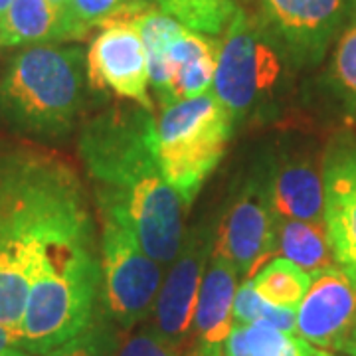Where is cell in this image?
I'll return each instance as SVG.
<instances>
[{"instance_id": "1", "label": "cell", "mask_w": 356, "mask_h": 356, "mask_svg": "<svg viewBox=\"0 0 356 356\" xmlns=\"http://www.w3.org/2000/svg\"><path fill=\"white\" fill-rule=\"evenodd\" d=\"M91 228L86 188L64 156L0 140V327L18 332L51 245Z\"/></svg>"}, {"instance_id": "2", "label": "cell", "mask_w": 356, "mask_h": 356, "mask_svg": "<svg viewBox=\"0 0 356 356\" xmlns=\"http://www.w3.org/2000/svg\"><path fill=\"white\" fill-rule=\"evenodd\" d=\"M77 151L97 206L125 218L154 261L172 264L184 238V206L159 165L153 111L115 105L81 127Z\"/></svg>"}, {"instance_id": "3", "label": "cell", "mask_w": 356, "mask_h": 356, "mask_svg": "<svg viewBox=\"0 0 356 356\" xmlns=\"http://www.w3.org/2000/svg\"><path fill=\"white\" fill-rule=\"evenodd\" d=\"M86 91L88 67L79 46H28L0 76V121L32 139H64L76 129Z\"/></svg>"}, {"instance_id": "4", "label": "cell", "mask_w": 356, "mask_h": 356, "mask_svg": "<svg viewBox=\"0 0 356 356\" xmlns=\"http://www.w3.org/2000/svg\"><path fill=\"white\" fill-rule=\"evenodd\" d=\"M102 313V259L91 228L50 248L28 293L20 348L46 355L86 331Z\"/></svg>"}, {"instance_id": "5", "label": "cell", "mask_w": 356, "mask_h": 356, "mask_svg": "<svg viewBox=\"0 0 356 356\" xmlns=\"http://www.w3.org/2000/svg\"><path fill=\"white\" fill-rule=\"evenodd\" d=\"M285 60L289 56L266 20L238 8L220 42L212 83L234 127L267 119L283 81Z\"/></svg>"}, {"instance_id": "6", "label": "cell", "mask_w": 356, "mask_h": 356, "mask_svg": "<svg viewBox=\"0 0 356 356\" xmlns=\"http://www.w3.org/2000/svg\"><path fill=\"white\" fill-rule=\"evenodd\" d=\"M234 121L208 89L163 109L156 123V153L166 182L188 210L228 151Z\"/></svg>"}, {"instance_id": "7", "label": "cell", "mask_w": 356, "mask_h": 356, "mask_svg": "<svg viewBox=\"0 0 356 356\" xmlns=\"http://www.w3.org/2000/svg\"><path fill=\"white\" fill-rule=\"evenodd\" d=\"M99 210L102 238V307L117 329H133L153 313L163 285V266L145 252L123 216L109 208Z\"/></svg>"}, {"instance_id": "8", "label": "cell", "mask_w": 356, "mask_h": 356, "mask_svg": "<svg viewBox=\"0 0 356 356\" xmlns=\"http://www.w3.org/2000/svg\"><path fill=\"white\" fill-rule=\"evenodd\" d=\"M277 222L271 198V161L250 170L218 224L216 248L238 273L252 280L277 250Z\"/></svg>"}, {"instance_id": "9", "label": "cell", "mask_w": 356, "mask_h": 356, "mask_svg": "<svg viewBox=\"0 0 356 356\" xmlns=\"http://www.w3.org/2000/svg\"><path fill=\"white\" fill-rule=\"evenodd\" d=\"M216 232L212 220H200L184 232L182 245L156 295L154 331L184 353L191 341L204 275L216 245Z\"/></svg>"}, {"instance_id": "10", "label": "cell", "mask_w": 356, "mask_h": 356, "mask_svg": "<svg viewBox=\"0 0 356 356\" xmlns=\"http://www.w3.org/2000/svg\"><path fill=\"white\" fill-rule=\"evenodd\" d=\"M311 277L297 307V332L323 350L356 356V271L331 266Z\"/></svg>"}, {"instance_id": "11", "label": "cell", "mask_w": 356, "mask_h": 356, "mask_svg": "<svg viewBox=\"0 0 356 356\" xmlns=\"http://www.w3.org/2000/svg\"><path fill=\"white\" fill-rule=\"evenodd\" d=\"M88 83L153 111L149 60L139 30L131 22L103 26L86 54Z\"/></svg>"}, {"instance_id": "12", "label": "cell", "mask_w": 356, "mask_h": 356, "mask_svg": "<svg viewBox=\"0 0 356 356\" xmlns=\"http://www.w3.org/2000/svg\"><path fill=\"white\" fill-rule=\"evenodd\" d=\"M261 18L285 48L289 62L318 64L343 22L344 0H257Z\"/></svg>"}, {"instance_id": "13", "label": "cell", "mask_w": 356, "mask_h": 356, "mask_svg": "<svg viewBox=\"0 0 356 356\" xmlns=\"http://www.w3.org/2000/svg\"><path fill=\"white\" fill-rule=\"evenodd\" d=\"M238 269L214 248L192 321L186 356H224L234 321Z\"/></svg>"}, {"instance_id": "14", "label": "cell", "mask_w": 356, "mask_h": 356, "mask_svg": "<svg viewBox=\"0 0 356 356\" xmlns=\"http://www.w3.org/2000/svg\"><path fill=\"white\" fill-rule=\"evenodd\" d=\"M325 228L339 266L356 271V145L339 143L323 163Z\"/></svg>"}, {"instance_id": "15", "label": "cell", "mask_w": 356, "mask_h": 356, "mask_svg": "<svg viewBox=\"0 0 356 356\" xmlns=\"http://www.w3.org/2000/svg\"><path fill=\"white\" fill-rule=\"evenodd\" d=\"M86 36L67 8L51 0H13L0 16V48H28Z\"/></svg>"}, {"instance_id": "16", "label": "cell", "mask_w": 356, "mask_h": 356, "mask_svg": "<svg viewBox=\"0 0 356 356\" xmlns=\"http://www.w3.org/2000/svg\"><path fill=\"white\" fill-rule=\"evenodd\" d=\"M271 198L280 218L325 224V188L317 166L301 156L271 161Z\"/></svg>"}, {"instance_id": "17", "label": "cell", "mask_w": 356, "mask_h": 356, "mask_svg": "<svg viewBox=\"0 0 356 356\" xmlns=\"http://www.w3.org/2000/svg\"><path fill=\"white\" fill-rule=\"evenodd\" d=\"M220 42L182 28L166 44V58L172 67L170 105L202 95L212 88L216 76Z\"/></svg>"}, {"instance_id": "18", "label": "cell", "mask_w": 356, "mask_h": 356, "mask_svg": "<svg viewBox=\"0 0 356 356\" xmlns=\"http://www.w3.org/2000/svg\"><path fill=\"white\" fill-rule=\"evenodd\" d=\"M224 356H334L305 341L299 332L269 325H234Z\"/></svg>"}, {"instance_id": "19", "label": "cell", "mask_w": 356, "mask_h": 356, "mask_svg": "<svg viewBox=\"0 0 356 356\" xmlns=\"http://www.w3.org/2000/svg\"><path fill=\"white\" fill-rule=\"evenodd\" d=\"M277 250L283 257L303 267L309 275L332 266V250L325 224L280 218Z\"/></svg>"}, {"instance_id": "20", "label": "cell", "mask_w": 356, "mask_h": 356, "mask_svg": "<svg viewBox=\"0 0 356 356\" xmlns=\"http://www.w3.org/2000/svg\"><path fill=\"white\" fill-rule=\"evenodd\" d=\"M151 4L186 30L210 38L224 36L238 13L234 0H151Z\"/></svg>"}, {"instance_id": "21", "label": "cell", "mask_w": 356, "mask_h": 356, "mask_svg": "<svg viewBox=\"0 0 356 356\" xmlns=\"http://www.w3.org/2000/svg\"><path fill=\"white\" fill-rule=\"evenodd\" d=\"M313 277L303 267L293 264L287 257H273L264 264L252 277L254 289L271 305L295 309L301 305L303 297L311 287Z\"/></svg>"}, {"instance_id": "22", "label": "cell", "mask_w": 356, "mask_h": 356, "mask_svg": "<svg viewBox=\"0 0 356 356\" xmlns=\"http://www.w3.org/2000/svg\"><path fill=\"white\" fill-rule=\"evenodd\" d=\"M236 325H269L280 331L297 332V311L287 307L271 305L255 291L252 280H245L234 299Z\"/></svg>"}, {"instance_id": "23", "label": "cell", "mask_w": 356, "mask_h": 356, "mask_svg": "<svg viewBox=\"0 0 356 356\" xmlns=\"http://www.w3.org/2000/svg\"><path fill=\"white\" fill-rule=\"evenodd\" d=\"M149 6H153L151 0H70L67 14L88 36L91 28L129 22L135 14Z\"/></svg>"}, {"instance_id": "24", "label": "cell", "mask_w": 356, "mask_h": 356, "mask_svg": "<svg viewBox=\"0 0 356 356\" xmlns=\"http://www.w3.org/2000/svg\"><path fill=\"white\" fill-rule=\"evenodd\" d=\"M119 344L117 327L105 317V313H102L86 331L79 332L72 341L40 356H117Z\"/></svg>"}, {"instance_id": "25", "label": "cell", "mask_w": 356, "mask_h": 356, "mask_svg": "<svg viewBox=\"0 0 356 356\" xmlns=\"http://www.w3.org/2000/svg\"><path fill=\"white\" fill-rule=\"evenodd\" d=\"M332 88L346 111L356 117V20L339 40L331 67Z\"/></svg>"}, {"instance_id": "26", "label": "cell", "mask_w": 356, "mask_h": 356, "mask_svg": "<svg viewBox=\"0 0 356 356\" xmlns=\"http://www.w3.org/2000/svg\"><path fill=\"white\" fill-rule=\"evenodd\" d=\"M117 356H186V353L165 341L154 327H143L119 344Z\"/></svg>"}, {"instance_id": "27", "label": "cell", "mask_w": 356, "mask_h": 356, "mask_svg": "<svg viewBox=\"0 0 356 356\" xmlns=\"http://www.w3.org/2000/svg\"><path fill=\"white\" fill-rule=\"evenodd\" d=\"M14 346L20 348V337H18V332L13 331V329H6V327H0V350L14 348Z\"/></svg>"}, {"instance_id": "28", "label": "cell", "mask_w": 356, "mask_h": 356, "mask_svg": "<svg viewBox=\"0 0 356 356\" xmlns=\"http://www.w3.org/2000/svg\"><path fill=\"white\" fill-rule=\"evenodd\" d=\"M0 356H32L30 353H26L22 348L14 346V348H6V350H0Z\"/></svg>"}, {"instance_id": "29", "label": "cell", "mask_w": 356, "mask_h": 356, "mask_svg": "<svg viewBox=\"0 0 356 356\" xmlns=\"http://www.w3.org/2000/svg\"><path fill=\"white\" fill-rule=\"evenodd\" d=\"M10 2H13V0H0V16L6 13V10H8Z\"/></svg>"}, {"instance_id": "30", "label": "cell", "mask_w": 356, "mask_h": 356, "mask_svg": "<svg viewBox=\"0 0 356 356\" xmlns=\"http://www.w3.org/2000/svg\"><path fill=\"white\" fill-rule=\"evenodd\" d=\"M54 4H58V6H62V8H67V2L70 0H51Z\"/></svg>"}, {"instance_id": "31", "label": "cell", "mask_w": 356, "mask_h": 356, "mask_svg": "<svg viewBox=\"0 0 356 356\" xmlns=\"http://www.w3.org/2000/svg\"><path fill=\"white\" fill-rule=\"evenodd\" d=\"M355 14H356V0H355Z\"/></svg>"}]
</instances>
